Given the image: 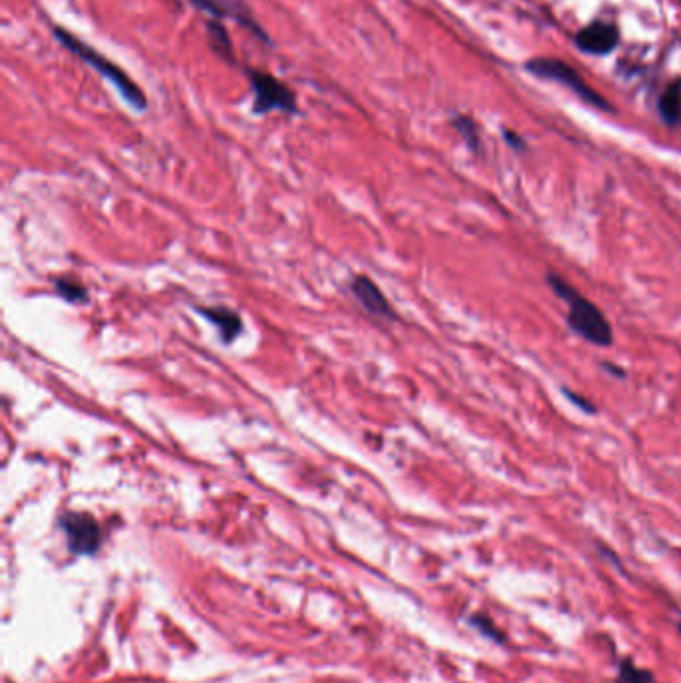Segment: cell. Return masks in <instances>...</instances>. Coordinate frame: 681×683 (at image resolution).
<instances>
[{"mask_svg":"<svg viewBox=\"0 0 681 683\" xmlns=\"http://www.w3.org/2000/svg\"><path fill=\"white\" fill-rule=\"evenodd\" d=\"M52 38L60 44V48H64L74 58H78L80 62L90 66L94 72H98L118 92V96L122 98V102L126 106H130L138 114L148 110V94L114 60H110L108 56L98 52L92 44H88L86 40H82L80 36H76L72 30H68L62 24H52Z\"/></svg>","mask_w":681,"mask_h":683,"instance_id":"obj_1","label":"cell"},{"mask_svg":"<svg viewBox=\"0 0 681 683\" xmlns=\"http://www.w3.org/2000/svg\"><path fill=\"white\" fill-rule=\"evenodd\" d=\"M678 628H680V632H681V624H680V626H678Z\"/></svg>","mask_w":681,"mask_h":683,"instance_id":"obj_18","label":"cell"},{"mask_svg":"<svg viewBox=\"0 0 681 683\" xmlns=\"http://www.w3.org/2000/svg\"><path fill=\"white\" fill-rule=\"evenodd\" d=\"M528 68L534 72V74H540V76H546V78H554V80H560L564 84H568L572 90H576L580 96H584L588 102L592 104H598L602 108H608V104L596 96L590 88H586L580 80V76L574 74L572 68H568L566 64H562L560 60H532L528 64Z\"/></svg>","mask_w":681,"mask_h":683,"instance_id":"obj_6","label":"cell"},{"mask_svg":"<svg viewBox=\"0 0 681 683\" xmlns=\"http://www.w3.org/2000/svg\"><path fill=\"white\" fill-rule=\"evenodd\" d=\"M566 396H568L574 404H578V408H582V410H586V412H596L594 404L588 402L586 398H582V396H578V394H574V392H570V390H566Z\"/></svg>","mask_w":681,"mask_h":683,"instance_id":"obj_16","label":"cell"},{"mask_svg":"<svg viewBox=\"0 0 681 683\" xmlns=\"http://www.w3.org/2000/svg\"><path fill=\"white\" fill-rule=\"evenodd\" d=\"M546 282L554 290V294L568 304V324L578 336L586 338L596 346H612L614 330L604 312L592 300L580 294L570 282H566L558 274H548Z\"/></svg>","mask_w":681,"mask_h":683,"instance_id":"obj_2","label":"cell"},{"mask_svg":"<svg viewBox=\"0 0 681 683\" xmlns=\"http://www.w3.org/2000/svg\"><path fill=\"white\" fill-rule=\"evenodd\" d=\"M452 124H454V128L460 132V136L466 140V144H468L472 150H478V148H480L478 126H476V122H474L472 118L460 114V116H456V118L452 120Z\"/></svg>","mask_w":681,"mask_h":683,"instance_id":"obj_14","label":"cell"},{"mask_svg":"<svg viewBox=\"0 0 681 683\" xmlns=\"http://www.w3.org/2000/svg\"><path fill=\"white\" fill-rule=\"evenodd\" d=\"M470 624L482 634V636H486V638H490V640H494L496 644H504L506 642V638L502 636V632L494 626V622L488 618V616H482V614H476V616H472L470 618Z\"/></svg>","mask_w":681,"mask_h":683,"instance_id":"obj_15","label":"cell"},{"mask_svg":"<svg viewBox=\"0 0 681 683\" xmlns=\"http://www.w3.org/2000/svg\"><path fill=\"white\" fill-rule=\"evenodd\" d=\"M618 683H658L648 670L636 666L634 660H622L618 666Z\"/></svg>","mask_w":681,"mask_h":683,"instance_id":"obj_12","label":"cell"},{"mask_svg":"<svg viewBox=\"0 0 681 683\" xmlns=\"http://www.w3.org/2000/svg\"><path fill=\"white\" fill-rule=\"evenodd\" d=\"M62 530L70 552L92 556L100 548V528L90 514L70 512L62 518Z\"/></svg>","mask_w":681,"mask_h":683,"instance_id":"obj_5","label":"cell"},{"mask_svg":"<svg viewBox=\"0 0 681 683\" xmlns=\"http://www.w3.org/2000/svg\"><path fill=\"white\" fill-rule=\"evenodd\" d=\"M660 112H662V118L668 122V124H672V126H676V124H680L681 122V84L680 82H676V84H672L668 90H666V94L662 96V100H660Z\"/></svg>","mask_w":681,"mask_h":683,"instance_id":"obj_11","label":"cell"},{"mask_svg":"<svg viewBox=\"0 0 681 683\" xmlns=\"http://www.w3.org/2000/svg\"><path fill=\"white\" fill-rule=\"evenodd\" d=\"M206 40H208V48L210 52L224 64L242 70V64L238 60L236 48H234V40L232 34L228 30V26L222 20H214L208 18L206 20Z\"/></svg>","mask_w":681,"mask_h":683,"instance_id":"obj_8","label":"cell"},{"mask_svg":"<svg viewBox=\"0 0 681 683\" xmlns=\"http://www.w3.org/2000/svg\"><path fill=\"white\" fill-rule=\"evenodd\" d=\"M506 138H508V142H510L514 148H524V140H522L520 136H516V134H512V132H506Z\"/></svg>","mask_w":681,"mask_h":683,"instance_id":"obj_17","label":"cell"},{"mask_svg":"<svg viewBox=\"0 0 681 683\" xmlns=\"http://www.w3.org/2000/svg\"><path fill=\"white\" fill-rule=\"evenodd\" d=\"M54 290L60 298H64L66 302L70 304H78V302H86V288L78 282H72V280H66V278H60L54 282Z\"/></svg>","mask_w":681,"mask_h":683,"instance_id":"obj_13","label":"cell"},{"mask_svg":"<svg viewBox=\"0 0 681 683\" xmlns=\"http://www.w3.org/2000/svg\"><path fill=\"white\" fill-rule=\"evenodd\" d=\"M242 74L252 90V114L268 116L272 112H282L286 116H300V102L296 90L280 80L276 74L256 68L242 66Z\"/></svg>","mask_w":681,"mask_h":683,"instance_id":"obj_3","label":"cell"},{"mask_svg":"<svg viewBox=\"0 0 681 683\" xmlns=\"http://www.w3.org/2000/svg\"><path fill=\"white\" fill-rule=\"evenodd\" d=\"M198 312L216 326L224 344H232L242 332V318L230 308H198Z\"/></svg>","mask_w":681,"mask_h":683,"instance_id":"obj_10","label":"cell"},{"mask_svg":"<svg viewBox=\"0 0 681 683\" xmlns=\"http://www.w3.org/2000/svg\"><path fill=\"white\" fill-rule=\"evenodd\" d=\"M352 292L356 296V300L364 306L366 312H370L372 316L384 318V320H394V308L388 302V298L380 292V288L368 278V276H358L352 282Z\"/></svg>","mask_w":681,"mask_h":683,"instance_id":"obj_7","label":"cell"},{"mask_svg":"<svg viewBox=\"0 0 681 683\" xmlns=\"http://www.w3.org/2000/svg\"><path fill=\"white\" fill-rule=\"evenodd\" d=\"M618 38H620V34H618V28L614 24L596 22V24H590L584 30H580V34L576 36V42L586 52L608 54L616 48Z\"/></svg>","mask_w":681,"mask_h":683,"instance_id":"obj_9","label":"cell"},{"mask_svg":"<svg viewBox=\"0 0 681 683\" xmlns=\"http://www.w3.org/2000/svg\"><path fill=\"white\" fill-rule=\"evenodd\" d=\"M188 4L206 14L214 20H230L244 30H248L258 42H262L268 48H274V38L268 34V30L262 26V22L256 18V12L246 0H188Z\"/></svg>","mask_w":681,"mask_h":683,"instance_id":"obj_4","label":"cell"}]
</instances>
